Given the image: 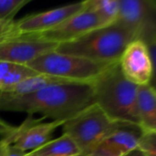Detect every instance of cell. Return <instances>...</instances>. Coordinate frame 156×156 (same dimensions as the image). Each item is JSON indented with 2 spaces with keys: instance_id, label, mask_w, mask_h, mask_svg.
I'll return each instance as SVG.
<instances>
[{
  "instance_id": "obj_16",
  "label": "cell",
  "mask_w": 156,
  "mask_h": 156,
  "mask_svg": "<svg viewBox=\"0 0 156 156\" xmlns=\"http://www.w3.org/2000/svg\"><path fill=\"white\" fill-rule=\"evenodd\" d=\"M119 0H88L83 1V10L96 15L102 26L117 21L119 15Z\"/></svg>"
},
{
  "instance_id": "obj_7",
  "label": "cell",
  "mask_w": 156,
  "mask_h": 156,
  "mask_svg": "<svg viewBox=\"0 0 156 156\" xmlns=\"http://www.w3.org/2000/svg\"><path fill=\"white\" fill-rule=\"evenodd\" d=\"M103 27L99 17L91 12L81 10L67 18L58 26L41 33L21 35L18 37L41 42H49L56 45L73 41L88 32Z\"/></svg>"
},
{
  "instance_id": "obj_14",
  "label": "cell",
  "mask_w": 156,
  "mask_h": 156,
  "mask_svg": "<svg viewBox=\"0 0 156 156\" xmlns=\"http://www.w3.org/2000/svg\"><path fill=\"white\" fill-rule=\"evenodd\" d=\"M37 74L26 65L0 61V94L7 93L19 82Z\"/></svg>"
},
{
  "instance_id": "obj_12",
  "label": "cell",
  "mask_w": 156,
  "mask_h": 156,
  "mask_svg": "<svg viewBox=\"0 0 156 156\" xmlns=\"http://www.w3.org/2000/svg\"><path fill=\"white\" fill-rule=\"evenodd\" d=\"M142 133L137 126L125 125L111 133L84 156H125L136 149Z\"/></svg>"
},
{
  "instance_id": "obj_8",
  "label": "cell",
  "mask_w": 156,
  "mask_h": 156,
  "mask_svg": "<svg viewBox=\"0 0 156 156\" xmlns=\"http://www.w3.org/2000/svg\"><path fill=\"white\" fill-rule=\"evenodd\" d=\"M63 123L64 122L60 121L45 122L43 118L37 119L28 115L20 126L16 127L10 134L1 140L25 153H29L50 141L55 131L62 127Z\"/></svg>"
},
{
  "instance_id": "obj_22",
  "label": "cell",
  "mask_w": 156,
  "mask_h": 156,
  "mask_svg": "<svg viewBox=\"0 0 156 156\" xmlns=\"http://www.w3.org/2000/svg\"><path fill=\"white\" fill-rule=\"evenodd\" d=\"M15 126H12L11 124L0 118V136H2V138L10 134L15 130Z\"/></svg>"
},
{
  "instance_id": "obj_11",
  "label": "cell",
  "mask_w": 156,
  "mask_h": 156,
  "mask_svg": "<svg viewBox=\"0 0 156 156\" xmlns=\"http://www.w3.org/2000/svg\"><path fill=\"white\" fill-rule=\"evenodd\" d=\"M58 45L49 42L27 40L17 37L0 43V61L27 65L39 56L56 50Z\"/></svg>"
},
{
  "instance_id": "obj_19",
  "label": "cell",
  "mask_w": 156,
  "mask_h": 156,
  "mask_svg": "<svg viewBox=\"0 0 156 156\" xmlns=\"http://www.w3.org/2000/svg\"><path fill=\"white\" fill-rule=\"evenodd\" d=\"M136 149L144 156H156V133H142Z\"/></svg>"
},
{
  "instance_id": "obj_10",
  "label": "cell",
  "mask_w": 156,
  "mask_h": 156,
  "mask_svg": "<svg viewBox=\"0 0 156 156\" xmlns=\"http://www.w3.org/2000/svg\"><path fill=\"white\" fill-rule=\"evenodd\" d=\"M82 9L83 1L22 17L16 20V24L20 36L41 33L58 26Z\"/></svg>"
},
{
  "instance_id": "obj_24",
  "label": "cell",
  "mask_w": 156,
  "mask_h": 156,
  "mask_svg": "<svg viewBox=\"0 0 156 156\" xmlns=\"http://www.w3.org/2000/svg\"><path fill=\"white\" fill-rule=\"evenodd\" d=\"M79 156H84V155H79Z\"/></svg>"
},
{
  "instance_id": "obj_13",
  "label": "cell",
  "mask_w": 156,
  "mask_h": 156,
  "mask_svg": "<svg viewBox=\"0 0 156 156\" xmlns=\"http://www.w3.org/2000/svg\"><path fill=\"white\" fill-rule=\"evenodd\" d=\"M136 107L143 133H156V92L153 84L139 86Z\"/></svg>"
},
{
  "instance_id": "obj_1",
  "label": "cell",
  "mask_w": 156,
  "mask_h": 156,
  "mask_svg": "<svg viewBox=\"0 0 156 156\" xmlns=\"http://www.w3.org/2000/svg\"><path fill=\"white\" fill-rule=\"evenodd\" d=\"M94 103L91 83L55 84L25 95L0 94V112L39 114L64 122Z\"/></svg>"
},
{
  "instance_id": "obj_2",
  "label": "cell",
  "mask_w": 156,
  "mask_h": 156,
  "mask_svg": "<svg viewBox=\"0 0 156 156\" xmlns=\"http://www.w3.org/2000/svg\"><path fill=\"white\" fill-rule=\"evenodd\" d=\"M94 101L112 121L140 128L136 107L138 86L127 80L119 61L107 67L91 82Z\"/></svg>"
},
{
  "instance_id": "obj_6",
  "label": "cell",
  "mask_w": 156,
  "mask_h": 156,
  "mask_svg": "<svg viewBox=\"0 0 156 156\" xmlns=\"http://www.w3.org/2000/svg\"><path fill=\"white\" fill-rule=\"evenodd\" d=\"M117 21L147 47L155 45L156 4L154 0H119Z\"/></svg>"
},
{
  "instance_id": "obj_4",
  "label": "cell",
  "mask_w": 156,
  "mask_h": 156,
  "mask_svg": "<svg viewBox=\"0 0 156 156\" xmlns=\"http://www.w3.org/2000/svg\"><path fill=\"white\" fill-rule=\"evenodd\" d=\"M125 125L131 124L112 121L94 103L66 121L62 131L76 144L81 155H86L107 136Z\"/></svg>"
},
{
  "instance_id": "obj_18",
  "label": "cell",
  "mask_w": 156,
  "mask_h": 156,
  "mask_svg": "<svg viewBox=\"0 0 156 156\" xmlns=\"http://www.w3.org/2000/svg\"><path fill=\"white\" fill-rule=\"evenodd\" d=\"M30 0H0V20H14V16Z\"/></svg>"
},
{
  "instance_id": "obj_23",
  "label": "cell",
  "mask_w": 156,
  "mask_h": 156,
  "mask_svg": "<svg viewBox=\"0 0 156 156\" xmlns=\"http://www.w3.org/2000/svg\"><path fill=\"white\" fill-rule=\"evenodd\" d=\"M125 156H144L141 152H139L137 149H134V150H133L132 152H130L128 154H126Z\"/></svg>"
},
{
  "instance_id": "obj_15",
  "label": "cell",
  "mask_w": 156,
  "mask_h": 156,
  "mask_svg": "<svg viewBox=\"0 0 156 156\" xmlns=\"http://www.w3.org/2000/svg\"><path fill=\"white\" fill-rule=\"evenodd\" d=\"M27 156H79L81 153L76 144L62 133L57 139H51L37 149L27 153Z\"/></svg>"
},
{
  "instance_id": "obj_17",
  "label": "cell",
  "mask_w": 156,
  "mask_h": 156,
  "mask_svg": "<svg viewBox=\"0 0 156 156\" xmlns=\"http://www.w3.org/2000/svg\"><path fill=\"white\" fill-rule=\"evenodd\" d=\"M71 82L60 78L46 75V74H37L30 78L24 80L23 81L16 84L7 93L5 94H12V95H25L28 93H32L42 90L46 87L55 85V84H61V83H68Z\"/></svg>"
},
{
  "instance_id": "obj_21",
  "label": "cell",
  "mask_w": 156,
  "mask_h": 156,
  "mask_svg": "<svg viewBox=\"0 0 156 156\" xmlns=\"http://www.w3.org/2000/svg\"><path fill=\"white\" fill-rule=\"evenodd\" d=\"M0 156H27V153L0 140Z\"/></svg>"
},
{
  "instance_id": "obj_5",
  "label": "cell",
  "mask_w": 156,
  "mask_h": 156,
  "mask_svg": "<svg viewBox=\"0 0 156 156\" xmlns=\"http://www.w3.org/2000/svg\"><path fill=\"white\" fill-rule=\"evenodd\" d=\"M110 65L112 64L95 62L53 50L39 56L27 66L38 74H46L71 82L91 83Z\"/></svg>"
},
{
  "instance_id": "obj_9",
  "label": "cell",
  "mask_w": 156,
  "mask_h": 156,
  "mask_svg": "<svg viewBox=\"0 0 156 156\" xmlns=\"http://www.w3.org/2000/svg\"><path fill=\"white\" fill-rule=\"evenodd\" d=\"M119 66L124 78L136 86L151 84L155 65L153 63L148 48L140 39L131 41L124 48Z\"/></svg>"
},
{
  "instance_id": "obj_3",
  "label": "cell",
  "mask_w": 156,
  "mask_h": 156,
  "mask_svg": "<svg viewBox=\"0 0 156 156\" xmlns=\"http://www.w3.org/2000/svg\"><path fill=\"white\" fill-rule=\"evenodd\" d=\"M134 39V34L116 21L95 28L73 41L59 44L56 51L95 62L113 64L119 61L126 46Z\"/></svg>"
},
{
  "instance_id": "obj_20",
  "label": "cell",
  "mask_w": 156,
  "mask_h": 156,
  "mask_svg": "<svg viewBox=\"0 0 156 156\" xmlns=\"http://www.w3.org/2000/svg\"><path fill=\"white\" fill-rule=\"evenodd\" d=\"M19 36L15 19L10 21L0 20V43L16 39Z\"/></svg>"
}]
</instances>
